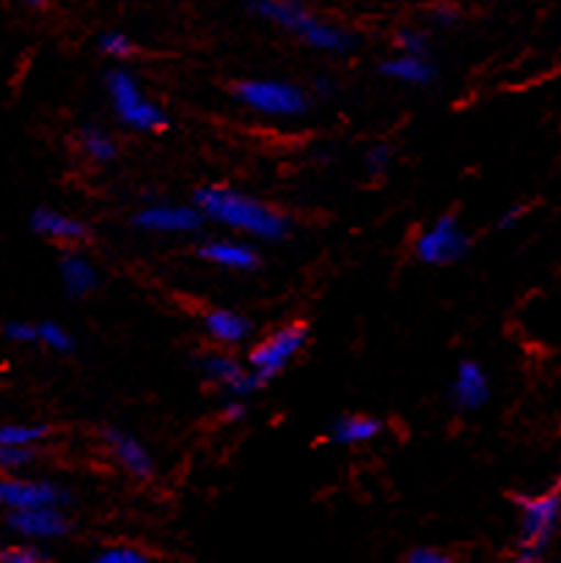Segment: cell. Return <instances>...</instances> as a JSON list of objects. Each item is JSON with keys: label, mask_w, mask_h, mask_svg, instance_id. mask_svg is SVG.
<instances>
[{"label": "cell", "mask_w": 561, "mask_h": 563, "mask_svg": "<svg viewBox=\"0 0 561 563\" xmlns=\"http://www.w3.org/2000/svg\"><path fill=\"white\" fill-rule=\"evenodd\" d=\"M193 203L201 209V214L212 223L226 225L231 231L253 236V240L278 242L289 231V220L273 209L270 203H262L258 198L245 196L231 187H201L193 196Z\"/></svg>", "instance_id": "1"}, {"label": "cell", "mask_w": 561, "mask_h": 563, "mask_svg": "<svg viewBox=\"0 0 561 563\" xmlns=\"http://www.w3.org/2000/svg\"><path fill=\"white\" fill-rule=\"evenodd\" d=\"M248 9L256 16H262V20L295 33L300 42L319 49V53L341 55L355 47V33L336 25V22L319 20L300 0H248Z\"/></svg>", "instance_id": "2"}, {"label": "cell", "mask_w": 561, "mask_h": 563, "mask_svg": "<svg viewBox=\"0 0 561 563\" xmlns=\"http://www.w3.org/2000/svg\"><path fill=\"white\" fill-rule=\"evenodd\" d=\"M515 559L520 563L542 561L561 526V489H548V493L539 495H515Z\"/></svg>", "instance_id": "3"}, {"label": "cell", "mask_w": 561, "mask_h": 563, "mask_svg": "<svg viewBox=\"0 0 561 563\" xmlns=\"http://www.w3.org/2000/svg\"><path fill=\"white\" fill-rule=\"evenodd\" d=\"M110 104H113L116 119L135 132H157L168 124L165 110L146 97L138 86L135 77L124 69H110L105 75Z\"/></svg>", "instance_id": "4"}, {"label": "cell", "mask_w": 561, "mask_h": 563, "mask_svg": "<svg viewBox=\"0 0 561 563\" xmlns=\"http://www.w3.org/2000/svg\"><path fill=\"white\" fill-rule=\"evenodd\" d=\"M234 99L242 108L270 119H297L308 110V97L289 80H242L234 86Z\"/></svg>", "instance_id": "5"}, {"label": "cell", "mask_w": 561, "mask_h": 563, "mask_svg": "<svg viewBox=\"0 0 561 563\" xmlns=\"http://www.w3.org/2000/svg\"><path fill=\"white\" fill-rule=\"evenodd\" d=\"M471 253V236L462 229L457 214H440L416 240V258L429 267L462 262Z\"/></svg>", "instance_id": "6"}, {"label": "cell", "mask_w": 561, "mask_h": 563, "mask_svg": "<svg viewBox=\"0 0 561 563\" xmlns=\"http://www.w3.org/2000/svg\"><path fill=\"white\" fill-rule=\"evenodd\" d=\"M308 341V328L302 322H292L286 328H278L275 333H270L262 344H256L248 355V366L256 372V377L264 385L273 383L297 355L306 346Z\"/></svg>", "instance_id": "7"}, {"label": "cell", "mask_w": 561, "mask_h": 563, "mask_svg": "<svg viewBox=\"0 0 561 563\" xmlns=\"http://www.w3.org/2000/svg\"><path fill=\"white\" fill-rule=\"evenodd\" d=\"M201 209L193 203V207H185V203H146L143 209H138L132 214V225L141 231H148V234H196L204 225Z\"/></svg>", "instance_id": "8"}, {"label": "cell", "mask_w": 561, "mask_h": 563, "mask_svg": "<svg viewBox=\"0 0 561 563\" xmlns=\"http://www.w3.org/2000/svg\"><path fill=\"white\" fill-rule=\"evenodd\" d=\"M0 500H3L6 511L20 509H64L69 504V493L61 484L47 482V478H20L6 476L3 487H0Z\"/></svg>", "instance_id": "9"}, {"label": "cell", "mask_w": 561, "mask_h": 563, "mask_svg": "<svg viewBox=\"0 0 561 563\" xmlns=\"http://www.w3.org/2000/svg\"><path fill=\"white\" fill-rule=\"evenodd\" d=\"M198 372L212 385L223 388L229 396H237V399H248V396L264 388V383L251 366H242L237 357L226 355V352H209V355L198 357Z\"/></svg>", "instance_id": "10"}, {"label": "cell", "mask_w": 561, "mask_h": 563, "mask_svg": "<svg viewBox=\"0 0 561 563\" xmlns=\"http://www.w3.org/2000/svg\"><path fill=\"white\" fill-rule=\"evenodd\" d=\"M6 528L14 537L28 539V542H55L72 531V522L64 515V509L50 506V509L6 511Z\"/></svg>", "instance_id": "11"}, {"label": "cell", "mask_w": 561, "mask_h": 563, "mask_svg": "<svg viewBox=\"0 0 561 563\" xmlns=\"http://www.w3.org/2000/svg\"><path fill=\"white\" fill-rule=\"evenodd\" d=\"M449 401L457 412H476L490 401V377L476 361H460L449 385Z\"/></svg>", "instance_id": "12"}, {"label": "cell", "mask_w": 561, "mask_h": 563, "mask_svg": "<svg viewBox=\"0 0 561 563\" xmlns=\"http://www.w3.org/2000/svg\"><path fill=\"white\" fill-rule=\"evenodd\" d=\"M102 440L108 445V451L113 454V460L130 473L138 482H146V478L154 476V460L148 454L146 445L135 438V434L124 432V429L108 427L102 429Z\"/></svg>", "instance_id": "13"}, {"label": "cell", "mask_w": 561, "mask_h": 563, "mask_svg": "<svg viewBox=\"0 0 561 563\" xmlns=\"http://www.w3.org/2000/svg\"><path fill=\"white\" fill-rule=\"evenodd\" d=\"M198 256L215 267L231 269V273H253L262 264L256 247L240 240H207L198 247Z\"/></svg>", "instance_id": "14"}, {"label": "cell", "mask_w": 561, "mask_h": 563, "mask_svg": "<svg viewBox=\"0 0 561 563\" xmlns=\"http://www.w3.org/2000/svg\"><path fill=\"white\" fill-rule=\"evenodd\" d=\"M28 223H31L33 234L44 236V240L64 242V245H77V242L88 240L86 223L72 218V214L58 212V209H50V207L33 209Z\"/></svg>", "instance_id": "15"}, {"label": "cell", "mask_w": 561, "mask_h": 563, "mask_svg": "<svg viewBox=\"0 0 561 563\" xmlns=\"http://www.w3.org/2000/svg\"><path fill=\"white\" fill-rule=\"evenodd\" d=\"M58 275L64 291L72 300H80V297L91 295L99 286V273L94 267V262L88 256H82L80 251H64L58 262Z\"/></svg>", "instance_id": "16"}, {"label": "cell", "mask_w": 561, "mask_h": 563, "mask_svg": "<svg viewBox=\"0 0 561 563\" xmlns=\"http://www.w3.org/2000/svg\"><path fill=\"white\" fill-rule=\"evenodd\" d=\"M380 75L394 82H405V86H429L438 69H435L432 58H427V55L399 53L380 64Z\"/></svg>", "instance_id": "17"}, {"label": "cell", "mask_w": 561, "mask_h": 563, "mask_svg": "<svg viewBox=\"0 0 561 563\" xmlns=\"http://www.w3.org/2000/svg\"><path fill=\"white\" fill-rule=\"evenodd\" d=\"M204 330H207V335L215 344L240 346L248 344V339H251L253 333V324L251 319L231 311V308H215V311H209L207 317H204Z\"/></svg>", "instance_id": "18"}, {"label": "cell", "mask_w": 561, "mask_h": 563, "mask_svg": "<svg viewBox=\"0 0 561 563\" xmlns=\"http://www.w3.org/2000/svg\"><path fill=\"white\" fill-rule=\"evenodd\" d=\"M383 432V421L372 416H339L328 427V440L336 445H363L372 443Z\"/></svg>", "instance_id": "19"}, {"label": "cell", "mask_w": 561, "mask_h": 563, "mask_svg": "<svg viewBox=\"0 0 561 563\" xmlns=\"http://www.w3.org/2000/svg\"><path fill=\"white\" fill-rule=\"evenodd\" d=\"M77 143H80L82 154L91 157L94 163H108V159L116 157V141L110 132H105L102 126L86 124L77 135Z\"/></svg>", "instance_id": "20"}, {"label": "cell", "mask_w": 561, "mask_h": 563, "mask_svg": "<svg viewBox=\"0 0 561 563\" xmlns=\"http://www.w3.org/2000/svg\"><path fill=\"white\" fill-rule=\"evenodd\" d=\"M47 434L50 429L44 423H6L0 429V445H28V449H33Z\"/></svg>", "instance_id": "21"}, {"label": "cell", "mask_w": 561, "mask_h": 563, "mask_svg": "<svg viewBox=\"0 0 561 563\" xmlns=\"http://www.w3.org/2000/svg\"><path fill=\"white\" fill-rule=\"evenodd\" d=\"M38 344L58 352V355H66V352L75 350V335L61 328L58 322H38Z\"/></svg>", "instance_id": "22"}, {"label": "cell", "mask_w": 561, "mask_h": 563, "mask_svg": "<svg viewBox=\"0 0 561 563\" xmlns=\"http://www.w3.org/2000/svg\"><path fill=\"white\" fill-rule=\"evenodd\" d=\"M99 49H102V55H108V58L124 60L135 53V44H132V38L127 36V33L108 31L99 36Z\"/></svg>", "instance_id": "23"}, {"label": "cell", "mask_w": 561, "mask_h": 563, "mask_svg": "<svg viewBox=\"0 0 561 563\" xmlns=\"http://www.w3.org/2000/svg\"><path fill=\"white\" fill-rule=\"evenodd\" d=\"M152 555L146 550L127 548V544H116V548H105L94 555L97 563H146Z\"/></svg>", "instance_id": "24"}, {"label": "cell", "mask_w": 561, "mask_h": 563, "mask_svg": "<svg viewBox=\"0 0 561 563\" xmlns=\"http://www.w3.org/2000/svg\"><path fill=\"white\" fill-rule=\"evenodd\" d=\"M33 462V449L28 445H3L0 449V465L9 476H16L20 471H25L28 465Z\"/></svg>", "instance_id": "25"}, {"label": "cell", "mask_w": 561, "mask_h": 563, "mask_svg": "<svg viewBox=\"0 0 561 563\" xmlns=\"http://www.w3.org/2000/svg\"><path fill=\"white\" fill-rule=\"evenodd\" d=\"M0 559H3V563H42L47 561V553L33 542H28V539H22V542L6 548Z\"/></svg>", "instance_id": "26"}, {"label": "cell", "mask_w": 561, "mask_h": 563, "mask_svg": "<svg viewBox=\"0 0 561 563\" xmlns=\"http://www.w3.org/2000/svg\"><path fill=\"white\" fill-rule=\"evenodd\" d=\"M6 341L11 344H38V324L22 322V319H11L3 328Z\"/></svg>", "instance_id": "27"}, {"label": "cell", "mask_w": 561, "mask_h": 563, "mask_svg": "<svg viewBox=\"0 0 561 563\" xmlns=\"http://www.w3.org/2000/svg\"><path fill=\"white\" fill-rule=\"evenodd\" d=\"M399 49L402 53H413V55H427L432 58V42L424 31H413V27H405L399 33Z\"/></svg>", "instance_id": "28"}, {"label": "cell", "mask_w": 561, "mask_h": 563, "mask_svg": "<svg viewBox=\"0 0 561 563\" xmlns=\"http://www.w3.org/2000/svg\"><path fill=\"white\" fill-rule=\"evenodd\" d=\"M391 163H394V152H391L385 143H377V146H372L366 154H363V165H366V170L372 176L388 174Z\"/></svg>", "instance_id": "29"}, {"label": "cell", "mask_w": 561, "mask_h": 563, "mask_svg": "<svg viewBox=\"0 0 561 563\" xmlns=\"http://www.w3.org/2000/svg\"><path fill=\"white\" fill-rule=\"evenodd\" d=\"M457 20H460V11H457L454 5L438 3V5H432V9H429V22H432V25L451 27Z\"/></svg>", "instance_id": "30"}, {"label": "cell", "mask_w": 561, "mask_h": 563, "mask_svg": "<svg viewBox=\"0 0 561 563\" xmlns=\"http://www.w3.org/2000/svg\"><path fill=\"white\" fill-rule=\"evenodd\" d=\"M407 563H449V555L440 553L435 548H413L410 553L405 555Z\"/></svg>", "instance_id": "31"}, {"label": "cell", "mask_w": 561, "mask_h": 563, "mask_svg": "<svg viewBox=\"0 0 561 563\" xmlns=\"http://www.w3.org/2000/svg\"><path fill=\"white\" fill-rule=\"evenodd\" d=\"M245 416H248L245 399H237V396H229V401H226V407H223V421L240 423Z\"/></svg>", "instance_id": "32"}, {"label": "cell", "mask_w": 561, "mask_h": 563, "mask_svg": "<svg viewBox=\"0 0 561 563\" xmlns=\"http://www.w3.org/2000/svg\"><path fill=\"white\" fill-rule=\"evenodd\" d=\"M522 218H526V207H520V203H517V207H509L504 214H501L498 229H515Z\"/></svg>", "instance_id": "33"}, {"label": "cell", "mask_w": 561, "mask_h": 563, "mask_svg": "<svg viewBox=\"0 0 561 563\" xmlns=\"http://www.w3.org/2000/svg\"><path fill=\"white\" fill-rule=\"evenodd\" d=\"M25 3L28 5H44V3H47V0H25Z\"/></svg>", "instance_id": "34"}, {"label": "cell", "mask_w": 561, "mask_h": 563, "mask_svg": "<svg viewBox=\"0 0 561 563\" xmlns=\"http://www.w3.org/2000/svg\"><path fill=\"white\" fill-rule=\"evenodd\" d=\"M559 484H561V473H559Z\"/></svg>", "instance_id": "35"}]
</instances>
